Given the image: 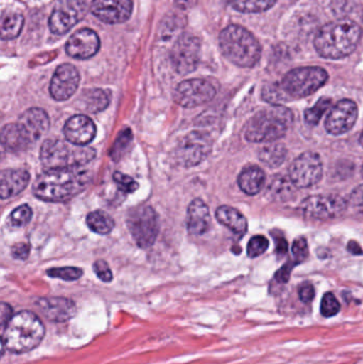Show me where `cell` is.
Masks as SVG:
<instances>
[{
    "mask_svg": "<svg viewBox=\"0 0 363 364\" xmlns=\"http://www.w3.org/2000/svg\"><path fill=\"white\" fill-rule=\"evenodd\" d=\"M91 181V174L83 166L51 168L36 177L33 194L40 200L63 203L82 192Z\"/></svg>",
    "mask_w": 363,
    "mask_h": 364,
    "instance_id": "cell-1",
    "label": "cell"
},
{
    "mask_svg": "<svg viewBox=\"0 0 363 364\" xmlns=\"http://www.w3.org/2000/svg\"><path fill=\"white\" fill-rule=\"evenodd\" d=\"M362 38V29L355 21L339 19L326 23L318 32L315 47L326 59H342L351 55Z\"/></svg>",
    "mask_w": 363,
    "mask_h": 364,
    "instance_id": "cell-2",
    "label": "cell"
},
{
    "mask_svg": "<svg viewBox=\"0 0 363 364\" xmlns=\"http://www.w3.org/2000/svg\"><path fill=\"white\" fill-rule=\"evenodd\" d=\"M45 336V326L36 314L21 311L13 316L2 331V348L14 354H23L40 346Z\"/></svg>",
    "mask_w": 363,
    "mask_h": 364,
    "instance_id": "cell-3",
    "label": "cell"
},
{
    "mask_svg": "<svg viewBox=\"0 0 363 364\" xmlns=\"http://www.w3.org/2000/svg\"><path fill=\"white\" fill-rule=\"evenodd\" d=\"M293 122V114L283 106H272L254 115L245 129L251 143H273L285 136Z\"/></svg>",
    "mask_w": 363,
    "mask_h": 364,
    "instance_id": "cell-4",
    "label": "cell"
},
{
    "mask_svg": "<svg viewBox=\"0 0 363 364\" xmlns=\"http://www.w3.org/2000/svg\"><path fill=\"white\" fill-rule=\"evenodd\" d=\"M223 55L240 68H253L259 61L261 47L257 38L245 28L230 25L220 33Z\"/></svg>",
    "mask_w": 363,
    "mask_h": 364,
    "instance_id": "cell-5",
    "label": "cell"
},
{
    "mask_svg": "<svg viewBox=\"0 0 363 364\" xmlns=\"http://www.w3.org/2000/svg\"><path fill=\"white\" fill-rule=\"evenodd\" d=\"M40 157L47 170L75 168L95 159L96 151L92 147L72 144L67 140L48 139L43 143Z\"/></svg>",
    "mask_w": 363,
    "mask_h": 364,
    "instance_id": "cell-6",
    "label": "cell"
},
{
    "mask_svg": "<svg viewBox=\"0 0 363 364\" xmlns=\"http://www.w3.org/2000/svg\"><path fill=\"white\" fill-rule=\"evenodd\" d=\"M328 80V74L324 68L317 66L296 68L290 70L281 81L290 97H307L317 92Z\"/></svg>",
    "mask_w": 363,
    "mask_h": 364,
    "instance_id": "cell-7",
    "label": "cell"
},
{
    "mask_svg": "<svg viewBox=\"0 0 363 364\" xmlns=\"http://www.w3.org/2000/svg\"><path fill=\"white\" fill-rule=\"evenodd\" d=\"M127 226L139 247L153 245L159 235V218L149 205H139L128 213Z\"/></svg>",
    "mask_w": 363,
    "mask_h": 364,
    "instance_id": "cell-8",
    "label": "cell"
},
{
    "mask_svg": "<svg viewBox=\"0 0 363 364\" xmlns=\"http://www.w3.org/2000/svg\"><path fill=\"white\" fill-rule=\"evenodd\" d=\"M200 49L202 44L197 36L191 33L179 36L170 51L173 68L180 75L194 72L200 63Z\"/></svg>",
    "mask_w": 363,
    "mask_h": 364,
    "instance_id": "cell-9",
    "label": "cell"
},
{
    "mask_svg": "<svg viewBox=\"0 0 363 364\" xmlns=\"http://www.w3.org/2000/svg\"><path fill=\"white\" fill-rule=\"evenodd\" d=\"M212 141L205 132H193L179 142L176 149L177 161L185 168L198 166L210 154Z\"/></svg>",
    "mask_w": 363,
    "mask_h": 364,
    "instance_id": "cell-10",
    "label": "cell"
},
{
    "mask_svg": "<svg viewBox=\"0 0 363 364\" xmlns=\"http://www.w3.org/2000/svg\"><path fill=\"white\" fill-rule=\"evenodd\" d=\"M305 216L315 220L340 218L347 209V201L336 194L307 197L300 207Z\"/></svg>",
    "mask_w": 363,
    "mask_h": 364,
    "instance_id": "cell-11",
    "label": "cell"
},
{
    "mask_svg": "<svg viewBox=\"0 0 363 364\" xmlns=\"http://www.w3.org/2000/svg\"><path fill=\"white\" fill-rule=\"evenodd\" d=\"M217 89L205 79H190L183 81L174 90L175 102L183 108H194L206 104L215 98Z\"/></svg>",
    "mask_w": 363,
    "mask_h": 364,
    "instance_id": "cell-12",
    "label": "cell"
},
{
    "mask_svg": "<svg viewBox=\"0 0 363 364\" xmlns=\"http://www.w3.org/2000/svg\"><path fill=\"white\" fill-rule=\"evenodd\" d=\"M323 164L313 151H307L296 158L289 168V178L298 188H310L321 181Z\"/></svg>",
    "mask_w": 363,
    "mask_h": 364,
    "instance_id": "cell-13",
    "label": "cell"
},
{
    "mask_svg": "<svg viewBox=\"0 0 363 364\" xmlns=\"http://www.w3.org/2000/svg\"><path fill=\"white\" fill-rule=\"evenodd\" d=\"M85 0H62L49 17V28L57 36L67 33L87 14Z\"/></svg>",
    "mask_w": 363,
    "mask_h": 364,
    "instance_id": "cell-14",
    "label": "cell"
},
{
    "mask_svg": "<svg viewBox=\"0 0 363 364\" xmlns=\"http://www.w3.org/2000/svg\"><path fill=\"white\" fill-rule=\"evenodd\" d=\"M358 119V107L353 100H340L330 109L325 122V128L332 136L347 134Z\"/></svg>",
    "mask_w": 363,
    "mask_h": 364,
    "instance_id": "cell-15",
    "label": "cell"
},
{
    "mask_svg": "<svg viewBox=\"0 0 363 364\" xmlns=\"http://www.w3.org/2000/svg\"><path fill=\"white\" fill-rule=\"evenodd\" d=\"M80 75L72 64H62L55 70L50 81L51 97L57 102L70 100L78 89Z\"/></svg>",
    "mask_w": 363,
    "mask_h": 364,
    "instance_id": "cell-16",
    "label": "cell"
},
{
    "mask_svg": "<svg viewBox=\"0 0 363 364\" xmlns=\"http://www.w3.org/2000/svg\"><path fill=\"white\" fill-rule=\"evenodd\" d=\"M134 10L132 0H93L91 12L99 21L109 25L125 23Z\"/></svg>",
    "mask_w": 363,
    "mask_h": 364,
    "instance_id": "cell-17",
    "label": "cell"
},
{
    "mask_svg": "<svg viewBox=\"0 0 363 364\" xmlns=\"http://www.w3.org/2000/svg\"><path fill=\"white\" fill-rule=\"evenodd\" d=\"M100 48L99 36L94 30L82 28L70 36L65 45L66 53L78 60L94 57Z\"/></svg>",
    "mask_w": 363,
    "mask_h": 364,
    "instance_id": "cell-18",
    "label": "cell"
},
{
    "mask_svg": "<svg viewBox=\"0 0 363 364\" xmlns=\"http://www.w3.org/2000/svg\"><path fill=\"white\" fill-rule=\"evenodd\" d=\"M36 306L47 320L55 323L67 322L77 312L74 301L64 297L40 299L36 301Z\"/></svg>",
    "mask_w": 363,
    "mask_h": 364,
    "instance_id": "cell-19",
    "label": "cell"
},
{
    "mask_svg": "<svg viewBox=\"0 0 363 364\" xmlns=\"http://www.w3.org/2000/svg\"><path fill=\"white\" fill-rule=\"evenodd\" d=\"M66 140L79 146H87L96 136V126L87 115H75L64 125Z\"/></svg>",
    "mask_w": 363,
    "mask_h": 364,
    "instance_id": "cell-20",
    "label": "cell"
},
{
    "mask_svg": "<svg viewBox=\"0 0 363 364\" xmlns=\"http://www.w3.org/2000/svg\"><path fill=\"white\" fill-rule=\"evenodd\" d=\"M210 225L211 216L208 205L202 199H194L188 208V231L193 235H202L209 230Z\"/></svg>",
    "mask_w": 363,
    "mask_h": 364,
    "instance_id": "cell-21",
    "label": "cell"
},
{
    "mask_svg": "<svg viewBox=\"0 0 363 364\" xmlns=\"http://www.w3.org/2000/svg\"><path fill=\"white\" fill-rule=\"evenodd\" d=\"M1 143L6 151L17 154L25 151L34 142L23 129V126L17 122L14 124H8L2 128Z\"/></svg>",
    "mask_w": 363,
    "mask_h": 364,
    "instance_id": "cell-22",
    "label": "cell"
},
{
    "mask_svg": "<svg viewBox=\"0 0 363 364\" xmlns=\"http://www.w3.org/2000/svg\"><path fill=\"white\" fill-rule=\"evenodd\" d=\"M18 123L23 126L31 140L36 143L48 130L49 117L46 111L43 109L31 108L23 113V115L19 117Z\"/></svg>",
    "mask_w": 363,
    "mask_h": 364,
    "instance_id": "cell-23",
    "label": "cell"
},
{
    "mask_svg": "<svg viewBox=\"0 0 363 364\" xmlns=\"http://www.w3.org/2000/svg\"><path fill=\"white\" fill-rule=\"evenodd\" d=\"M30 181L29 173L23 170H4L0 178V197L8 199L25 190Z\"/></svg>",
    "mask_w": 363,
    "mask_h": 364,
    "instance_id": "cell-24",
    "label": "cell"
},
{
    "mask_svg": "<svg viewBox=\"0 0 363 364\" xmlns=\"http://www.w3.org/2000/svg\"><path fill=\"white\" fill-rule=\"evenodd\" d=\"M215 218L224 226L238 235H243L247 231V220L242 213L229 205H222L215 212Z\"/></svg>",
    "mask_w": 363,
    "mask_h": 364,
    "instance_id": "cell-25",
    "label": "cell"
},
{
    "mask_svg": "<svg viewBox=\"0 0 363 364\" xmlns=\"http://www.w3.org/2000/svg\"><path fill=\"white\" fill-rule=\"evenodd\" d=\"M266 179V174L261 168L251 166L242 171L238 184L245 194L256 195L264 188Z\"/></svg>",
    "mask_w": 363,
    "mask_h": 364,
    "instance_id": "cell-26",
    "label": "cell"
},
{
    "mask_svg": "<svg viewBox=\"0 0 363 364\" xmlns=\"http://www.w3.org/2000/svg\"><path fill=\"white\" fill-rule=\"evenodd\" d=\"M108 94L100 89H89L82 92L79 98V107L90 113H98L109 106Z\"/></svg>",
    "mask_w": 363,
    "mask_h": 364,
    "instance_id": "cell-27",
    "label": "cell"
},
{
    "mask_svg": "<svg viewBox=\"0 0 363 364\" xmlns=\"http://www.w3.org/2000/svg\"><path fill=\"white\" fill-rule=\"evenodd\" d=\"M23 16L21 13L9 12L2 14L1 23H0V33L1 40H13L21 33L23 27Z\"/></svg>",
    "mask_w": 363,
    "mask_h": 364,
    "instance_id": "cell-28",
    "label": "cell"
},
{
    "mask_svg": "<svg viewBox=\"0 0 363 364\" xmlns=\"http://www.w3.org/2000/svg\"><path fill=\"white\" fill-rule=\"evenodd\" d=\"M287 158V149L285 145L272 143L266 145L259 151V159L271 168H278Z\"/></svg>",
    "mask_w": 363,
    "mask_h": 364,
    "instance_id": "cell-29",
    "label": "cell"
},
{
    "mask_svg": "<svg viewBox=\"0 0 363 364\" xmlns=\"http://www.w3.org/2000/svg\"><path fill=\"white\" fill-rule=\"evenodd\" d=\"M89 228L98 235H108L114 228V220L107 212L97 210L87 216Z\"/></svg>",
    "mask_w": 363,
    "mask_h": 364,
    "instance_id": "cell-30",
    "label": "cell"
},
{
    "mask_svg": "<svg viewBox=\"0 0 363 364\" xmlns=\"http://www.w3.org/2000/svg\"><path fill=\"white\" fill-rule=\"evenodd\" d=\"M234 10L242 13H259L272 8L277 0H228Z\"/></svg>",
    "mask_w": 363,
    "mask_h": 364,
    "instance_id": "cell-31",
    "label": "cell"
},
{
    "mask_svg": "<svg viewBox=\"0 0 363 364\" xmlns=\"http://www.w3.org/2000/svg\"><path fill=\"white\" fill-rule=\"evenodd\" d=\"M296 188V186L292 183L291 179L285 178V177H275L270 188H268V191H270L271 194L275 198L287 200L286 198L293 194V188Z\"/></svg>",
    "mask_w": 363,
    "mask_h": 364,
    "instance_id": "cell-32",
    "label": "cell"
},
{
    "mask_svg": "<svg viewBox=\"0 0 363 364\" xmlns=\"http://www.w3.org/2000/svg\"><path fill=\"white\" fill-rule=\"evenodd\" d=\"M332 100L330 98L323 97L318 100L313 108L307 109L305 111V121L308 125L315 126L319 123L320 119L323 117L326 111L332 109Z\"/></svg>",
    "mask_w": 363,
    "mask_h": 364,
    "instance_id": "cell-33",
    "label": "cell"
},
{
    "mask_svg": "<svg viewBox=\"0 0 363 364\" xmlns=\"http://www.w3.org/2000/svg\"><path fill=\"white\" fill-rule=\"evenodd\" d=\"M132 143V132L130 129H125L119 134L117 141H115L114 145H113L112 149L110 151V157L112 158L114 161L121 159L126 151L129 149L130 145Z\"/></svg>",
    "mask_w": 363,
    "mask_h": 364,
    "instance_id": "cell-34",
    "label": "cell"
},
{
    "mask_svg": "<svg viewBox=\"0 0 363 364\" xmlns=\"http://www.w3.org/2000/svg\"><path fill=\"white\" fill-rule=\"evenodd\" d=\"M288 95L281 85H269L262 91V98L272 106H281V102H285Z\"/></svg>",
    "mask_w": 363,
    "mask_h": 364,
    "instance_id": "cell-35",
    "label": "cell"
},
{
    "mask_svg": "<svg viewBox=\"0 0 363 364\" xmlns=\"http://www.w3.org/2000/svg\"><path fill=\"white\" fill-rule=\"evenodd\" d=\"M82 274V269L74 267H55V269L47 271V275L50 277L60 278L65 282H75V280L79 279Z\"/></svg>",
    "mask_w": 363,
    "mask_h": 364,
    "instance_id": "cell-36",
    "label": "cell"
},
{
    "mask_svg": "<svg viewBox=\"0 0 363 364\" xmlns=\"http://www.w3.org/2000/svg\"><path fill=\"white\" fill-rule=\"evenodd\" d=\"M32 218V209L28 205H19L10 215V224L14 227H23Z\"/></svg>",
    "mask_w": 363,
    "mask_h": 364,
    "instance_id": "cell-37",
    "label": "cell"
},
{
    "mask_svg": "<svg viewBox=\"0 0 363 364\" xmlns=\"http://www.w3.org/2000/svg\"><path fill=\"white\" fill-rule=\"evenodd\" d=\"M341 305L332 293H326L321 301V314L325 318H332L340 312Z\"/></svg>",
    "mask_w": 363,
    "mask_h": 364,
    "instance_id": "cell-38",
    "label": "cell"
},
{
    "mask_svg": "<svg viewBox=\"0 0 363 364\" xmlns=\"http://www.w3.org/2000/svg\"><path fill=\"white\" fill-rule=\"evenodd\" d=\"M269 247V241L264 235H255L249 240V245H247V255L249 258H256L260 255L266 252Z\"/></svg>",
    "mask_w": 363,
    "mask_h": 364,
    "instance_id": "cell-39",
    "label": "cell"
},
{
    "mask_svg": "<svg viewBox=\"0 0 363 364\" xmlns=\"http://www.w3.org/2000/svg\"><path fill=\"white\" fill-rule=\"evenodd\" d=\"M113 181L117 184L119 188L125 193H134L138 190V182L134 181L132 177L123 174L121 172H115L113 175Z\"/></svg>",
    "mask_w": 363,
    "mask_h": 364,
    "instance_id": "cell-40",
    "label": "cell"
},
{
    "mask_svg": "<svg viewBox=\"0 0 363 364\" xmlns=\"http://www.w3.org/2000/svg\"><path fill=\"white\" fill-rule=\"evenodd\" d=\"M292 252L296 263L302 262L308 256V244L305 237H298L292 245Z\"/></svg>",
    "mask_w": 363,
    "mask_h": 364,
    "instance_id": "cell-41",
    "label": "cell"
},
{
    "mask_svg": "<svg viewBox=\"0 0 363 364\" xmlns=\"http://www.w3.org/2000/svg\"><path fill=\"white\" fill-rule=\"evenodd\" d=\"M94 272L97 277L104 282H112L113 275L108 263L104 260H97L93 265Z\"/></svg>",
    "mask_w": 363,
    "mask_h": 364,
    "instance_id": "cell-42",
    "label": "cell"
},
{
    "mask_svg": "<svg viewBox=\"0 0 363 364\" xmlns=\"http://www.w3.org/2000/svg\"><path fill=\"white\" fill-rule=\"evenodd\" d=\"M298 295H300V301H304L305 304L311 303L315 296V287L311 284H303L298 290Z\"/></svg>",
    "mask_w": 363,
    "mask_h": 364,
    "instance_id": "cell-43",
    "label": "cell"
},
{
    "mask_svg": "<svg viewBox=\"0 0 363 364\" xmlns=\"http://www.w3.org/2000/svg\"><path fill=\"white\" fill-rule=\"evenodd\" d=\"M29 254L30 245L28 243H18L12 247V256L18 260H26Z\"/></svg>",
    "mask_w": 363,
    "mask_h": 364,
    "instance_id": "cell-44",
    "label": "cell"
},
{
    "mask_svg": "<svg viewBox=\"0 0 363 364\" xmlns=\"http://www.w3.org/2000/svg\"><path fill=\"white\" fill-rule=\"evenodd\" d=\"M13 318V310L8 304L2 303L0 306V323H1V331L6 329V325Z\"/></svg>",
    "mask_w": 363,
    "mask_h": 364,
    "instance_id": "cell-45",
    "label": "cell"
},
{
    "mask_svg": "<svg viewBox=\"0 0 363 364\" xmlns=\"http://www.w3.org/2000/svg\"><path fill=\"white\" fill-rule=\"evenodd\" d=\"M294 265L296 264H293V263H288V264L283 265V267L277 272L276 275H275V278H276V280L279 284H286V282H288Z\"/></svg>",
    "mask_w": 363,
    "mask_h": 364,
    "instance_id": "cell-46",
    "label": "cell"
},
{
    "mask_svg": "<svg viewBox=\"0 0 363 364\" xmlns=\"http://www.w3.org/2000/svg\"><path fill=\"white\" fill-rule=\"evenodd\" d=\"M350 203L356 207H363V184L357 186L350 195Z\"/></svg>",
    "mask_w": 363,
    "mask_h": 364,
    "instance_id": "cell-47",
    "label": "cell"
},
{
    "mask_svg": "<svg viewBox=\"0 0 363 364\" xmlns=\"http://www.w3.org/2000/svg\"><path fill=\"white\" fill-rule=\"evenodd\" d=\"M275 237V235H274ZM275 240H276V250L278 252V255H285L287 254L288 252V243L287 240L283 237V235H278V237H275Z\"/></svg>",
    "mask_w": 363,
    "mask_h": 364,
    "instance_id": "cell-48",
    "label": "cell"
},
{
    "mask_svg": "<svg viewBox=\"0 0 363 364\" xmlns=\"http://www.w3.org/2000/svg\"><path fill=\"white\" fill-rule=\"evenodd\" d=\"M349 250H350V252H352V254L357 255V254H362V248L359 247V245H358V244L356 243V242H353V241H352L351 243H350Z\"/></svg>",
    "mask_w": 363,
    "mask_h": 364,
    "instance_id": "cell-49",
    "label": "cell"
},
{
    "mask_svg": "<svg viewBox=\"0 0 363 364\" xmlns=\"http://www.w3.org/2000/svg\"><path fill=\"white\" fill-rule=\"evenodd\" d=\"M360 144H362L363 147V132L362 136H360Z\"/></svg>",
    "mask_w": 363,
    "mask_h": 364,
    "instance_id": "cell-50",
    "label": "cell"
},
{
    "mask_svg": "<svg viewBox=\"0 0 363 364\" xmlns=\"http://www.w3.org/2000/svg\"><path fill=\"white\" fill-rule=\"evenodd\" d=\"M362 177H363V166H362Z\"/></svg>",
    "mask_w": 363,
    "mask_h": 364,
    "instance_id": "cell-51",
    "label": "cell"
}]
</instances>
